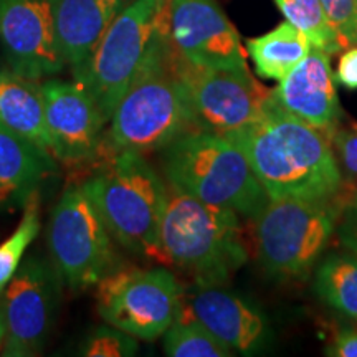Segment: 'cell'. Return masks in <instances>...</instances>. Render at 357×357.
<instances>
[{"mask_svg": "<svg viewBox=\"0 0 357 357\" xmlns=\"http://www.w3.org/2000/svg\"><path fill=\"white\" fill-rule=\"evenodd\" d=\"M63 288L52 260L33 253L22 261L0 294V307L6 319L2 356L42 354L55 328Z\"/></svg>", "mask_w": 357, "mask_h": 357, "instance_id": "30bf717a", "label": "cell"}, {"mask_svg": "<svg viewBox=\"0 0 357 357\" xmlns=\"http://www.w3.org/2000/svg\"><path fill=\"white\" fill-rule=\"evenodd\" d=\"M0 124L52 153L42 88L12 70L0 71Z\"/></svg>", "mask_w": 357, "mask_h": 357, "instance_id": "d6986e66", "label": "cell"}, {"mask_svg": "<svg viewBox=\"0 0 357 357\" xmlns=\"http://www.w3.org/2000/svg\"><path fill=\"white\" fill-rule=\"evenodd\" d=\"M321 3L342 48L354 47L357 0H321Z\"/></svg>", "mask_w": 357, "mask_h": 357, "instance_id": "4316f807", "label": "cell"}, {"mask_svg": "<svg viewBox=\"0 0 357 357\" xmlns=\"http://www.w3.org/2000/svg\"><path fill=\"white\" fill-rule=\"evenodd\" d=\"M334 234L342 252L357 258V208L344 207V211H341Z\"/></svg>", "mask_w": 357, "mask_h": 357, "instance_id": "83f0119b", "label": "cell"}, {"mask_svg": "<svg viewBox=\"0 0 357 357\" xmlns=\"http://www.w3.org/2000/svg\"><path fill=\"white\" fill-rule=\"evenodd\" d=\"M182 306L184 288L167 266H119L96 287L100 318L144 341L162 336L178 319Z\"/></svg>", "mask_w": 357, "mask_h": 357, "instance_id": "9c48e42d", "label": "cell"}, {"mask_svg": "<svg viewBox=\"0 0 357 357\" xmlns=\"http://www.w3.org/2000/svg\"><path fill=\"white\" fill-rule=\"evenodd\" d=\"M169 33L190 65L211 70L247 68L240 35L217 0H169Z\"/></svg>", "mask_w": 357, "mask_h": 357, "instance_id": "5bb4252c", "label": "cell"}, {"mask_svg": "<svg viewBox=\"0 0 357 357\" xmlns=\"http://www.w3.org/2000/svg\"><path fill=\"white\" fill-rule=\"evenodd\" d=\"M318 296L333 310L357 321V258L331 253L319 263L314 278Z\"/></svg>", "mask_w": 357, "mask_h": 357, "instance_id": "44dd1931", "label": "cell"}, {"mask_svg": "<svg viewBox=\"0 0 357 357\" xmlns=\"http://www.w3.org/2000/svg\"><path fill=\"white\" fill-rule=\"evenodd\" d=\"M238 213L167 184L160 222V263L192 284H223L248 260Z\"/></svg>", "mask_w": 357, "mask_h": 357, "instance_id": "3957f363", "label": "cell"}, {"mask_svg": "<svg viewBox=\"0 0 357 357\" xmlns=\"http://www.w3.org/2000/svg\"><path fill=\"white\" fill-rule=\"evenodd\" d=\"M229 137L245 151L270 199L341 195L344 181L329 134L288 113L271 96L258 121Z\"/></svg>", "mask_w": 357, "mask_h": 357, "instance_id": "6da1fadb", "label": "cell"}, {"mask_svg": "<svg viewBox=\"0 0 357 357\" xmlns=\"http://www.w3.org/2000/svg\"><path fill=\"white\" fill-rule=\"evenodd\" d=\"M3 341H6V319H3L2 307H0V349H2Z\"/></svg>", "mask_w": 357, "mask_h": 357, "instance_id": "1f68e13d", "label": "cell"}, {"mask_svg": "<svg viewBox=\"0 0 357 357\" xmlns=\"http://www.w3.org/2000/svg\"><path fill=\"white\" fill-rule=\"evenodd\" d=\"M337 199H270L255 217L261 265L278 278H301L318 263L336 231Z\"/></svg>", "mask_w": 357, "mask_h": 357, "instance_id": "52a82bcc", "label": "cell"}, {"mask_svg": "<svg viewBox=\"0 0 357 357\" xmlns=\"http://www.w3.org/2000/svg\"><path fill=\"white\" fill-rule=\"evenodd\" d=\"M0 52L8 68L40 82L65 68L56 33V0H0Z\"/></svg>", "mask_w": 357, "mask_h": 357, "instance_id": "7c38bea8", "label": "cell"}, {"mask_svg": "<svg viewBox=\"0 0 357 357\" xmlns=\"http://www.w3.org/2000/svg\"><path fill=\"white\" fill-rule=\"evenodd\" d=\"M182 312L202 323L231 351L248 356L265 344L263 316L222 284H192L189 291L184 289Z\"/></svg>", "mask_w": 357, "mask_h": 357, "instance_id": "9a60e30c", "label": "cell"}, {"mask_svg": "<svg viewBox=\"0 0 357 357\" xmlns=\"http://www.w3.org/2000/svg\"><path fill=\"white\" fill-rule=\"evenodd\" d=\"M329 141L344 181L342 190L354 189L357 187V124L347 128H339L337 124L329 134Z\"/></svg>", "mask_w": 357, "mask_h": 357, "instance_id": "484cf974", "label": "cell"}, {"mask_svg": "<svg viewBox=\"0 0 357 357\" xmlns=\"http://www.w3.org/2000/svg\"><path fill=\"white\" fill-rule=\"evenodd\" d=\"M182 60L169 33L166 12L128 91L111 114L105 153L162 151L181 134L194 129Z\"/></svg>", "mask_w": 357, "mask_h": 357, "instance_id": "7a4b0ae2", "label": "cell"}, {"mask_svg": "<svg viewBox=\"0 0 357 357\" xmlns=\"http://www.w3.org/2000/svg\"><path fill=\"white\" fill-rule=\"evenodd\" d=\"M162 171L167 184L247 218L270 200L242 147L215 132L190 129L176 137L162 149Z\"/></svg>", "mask_w": 357, "mask_h": 357, "instance_id": "5b68a950", "label": "cell"}, {"mask_svg": "<svg viewBox=\"0 0 357 357\" xmlns=\"http://www.w3.org/2000/svg\"><path fill=\"white\" fill-rule=\"evenodd\" d=\"M40 231V194H33L24 205V215L13 234L0 243V294L17 273L26 248Z\"/></svg>", "mask_w": 357, "mask_h": 357, "instance_id": "cb8c5ba5", "label": "cell"}, {"mask_svg": "<svg viewBox=\"0 0 357 357\" xmlns=\"http://www.w3.org/2000/svg\"><path fill=\"white\" fill-rule=\"evenodd\" d=\"M167 7L169 0H132L106 30L91 56L71 70L73 82L93 96L106 121L128 91Z\"/></svg>", "mask_w": 357, "mask_h": 357, "instance_id": "ba28073f", "label": "cell"}, {"mask_svg": "<svg viewBox=\"0 0 357 357\" xmlns=\"http://www.w3.org/2000/svg\"><path fill=\"white\" fill-rule=\"evenodd\" d=\"M132 0H56V33L71 70L91 56L102 35Z\"/></svg>", "mask_w": 357, "mask_h": 357, "instance_id": "ac0fdd59", "label": "cell"}, {"mask_svg": "<svg viewBox=\"0 0 357 357\" xmlns=\"http://www.w3.org/2000/svg\"><path fill=\"white\" fill-rule=\"evenodd\" d=\"M271 98L288 113L328 134L342 118L329 55L318 48H311L305 60L280 79Z\"/></svg>", "mask_w": 357, "mask_h": 357, "instance_id": "2e32d148", "label": "cell"}, {"mask_svg": "<svg viewBox=\"0 0 357 357\" xmlns=\"http://www.w3.org/2000/svg\"><path fill=\"white\" fill-rule=\"evenodd\" d=\"M328 356L357 357V329H344L339 333L328 347Z\"/></svg>", "mask_w": 357, "mask_h": 357, "instance_id": "f546056e", "label": "cell"}, {"mask_svg": "<svg viewBox=\"0 0 357 357\" xmlns=\"http://www.w3.org/2000/svg\"><path fill=\"white\" fill-rule=\"evenodd\" d=\"M354 37H356V45H357V15H356V26H354Z\"/></svg>", "mask_w": 357, "mask_h": 357, "instance_id": "d6a6232c", "label": "cell"}, {"mask_svg": "<svg viewBox=\"0 0 357 357\" xmlns=\"http://www.w3.org/2000/svg\"><path fill=\"white\" fill-rule=\"evenodd\" d=\"M311 48L305 35L289 22H283L261 37L247 40L248 55L257 73L265 79L278 82L305 60Z\"/></svg>", "mask_w": 357, "mask_h": 357, "instance_id": "ffe728a7", "label": "cell"}, {"mask_svg": "<svg viewBox=\"0 0 357 357\" xmlns=\"http://www.w3.org/2000/svg\"><path fill=\"white\" fill-rule=\"evenodd\" d=\"M55 172V155L0 124V211L24 208Z\"/></svg>", "mask_w": 357, "mask_h": 357, "instance_id": "e0dca14e", "label": "cell"}, {"mask_svg": "<svg viewBox=\"0 0 357 357\" xmlns=\"http://www.w3.org/2000/svg\"><path fill=\"white\" fill-rule=\"evenodd\" d=\"M137 347L136 337L106 324L89 333L78 352L86 357H128L136 354Z\"/></svg>", "mask_w": 357, "mask_h": 357, "instance_id": "d4e9b609", "label": "cell"}, {"mask_svg": "<svg viewBox=\"0 0 357 357\" xmlns=\"http://www.w3.org/2000/svg\"><path fill=\"white\" fill-rule=\"evenodd\" d=\"M86 182L106 227L119 248L147 261L160 263V222L167 182L144 154L105 153Z\"/></svg>", "mask_w": 357, "mask_h": 357, "instance_id": "277c9868", "label": "cell"}, {"mask_svg": "<svg viewBox=\"0 0 357 357\" xmlns=\"http://www.w3.org/2000/svg\"><path fill=\"white\" fill-rule=\"evenodd\" d=\"M275 2L287 22L305 35L312 48L323 50L328 55L342 50V45L326 17L321 0H275Z\"/></svg>", "mask_w": 357, "mask_h": 357, "instance_id": "603a6c76", "label": "cell"}, {"mask_svg": "<svg viewBox=\"0 0 357 357\" xmlns=\"http://www.w3.org/2000/svg\"><path fill=\"white\" fill-rule=\"evenodd\" d=\"M48 252L61 283L82 293L121 266L118 243L106 227L86 182L70 184L48 222Z\"/></svg>", "mask_w": 357, "mask_h": 357, "instance_id": "8992f818", "label": "cell"}, {"mask_svg": "<svg viewBox=\"0 0 357 357\" xmlns=\"http://www.w3.org/2000/svg\"><path fill=\"white\" fill-rule=\"evenodd\" d=\"M182 79L194 129L227 137L258 121L271 96L248 68H199L182 60Z\"/></svg>", "mask_w": 357, "mask_h": 357, "instance_id": "8fae6325", "label": "cell"}, {"mask_svg": "<svg viewBox=\"0 0 357 357\" xmlns=\"http://www.w3.org/2000/svg\"><path fill=\"white\" fill-rule=\"evenodd\" d=\"M339 202H341L342 207H352L357 208V187L349 190H342L341 195L337 197Z\"/></svg>", "mask_w": 357, "mask_h": 357, "instance_id": "4dcf8cb0", "label": "cell"}, {"mask_svg": "<svg viewBox=\"0 0 357 357\" xmlns=\"http://www.w3.org/2000/svg\"><path fill=\"white\" fill-rule=\"evenodd\" d=\"M40 88L55 159L73 167L96 164L105 153L108 121L93 96L73 79H45Z\"/></svg>", "mask_w": 357, "mask_h": 357, "instance_id": "4fadbf2b", "label": "cell"}, {"mask_svg": "<svg viewBox=\"0 0 357 357\" xmlns=\"http://www.w3.org/2000/svg\"><path fill=\"white\" fill-rule=\"evenodd\" d=\"M164 337V352L171 357H230L234 351L223 344L202 323L181 312Z\"/></svg>", "mask_w": 357, "mask_h": 357, "instance_id": "7402d4cb", "label": "cell"}, {"mask_svg": "<svg viewBox=\"0 0 357 357\" xmlns=\"http://www.w3.org/2000/svg\"><path fill=\"white\" fill-rule=\"evenodd\" d=\"M336 82L346 89H357V45L349 47L339 58Z\"/></svg>", "mask_w": 357, "mask_h": 357, "instance_id": "f1b7e54d", "label": "cell"}]
</instances>
